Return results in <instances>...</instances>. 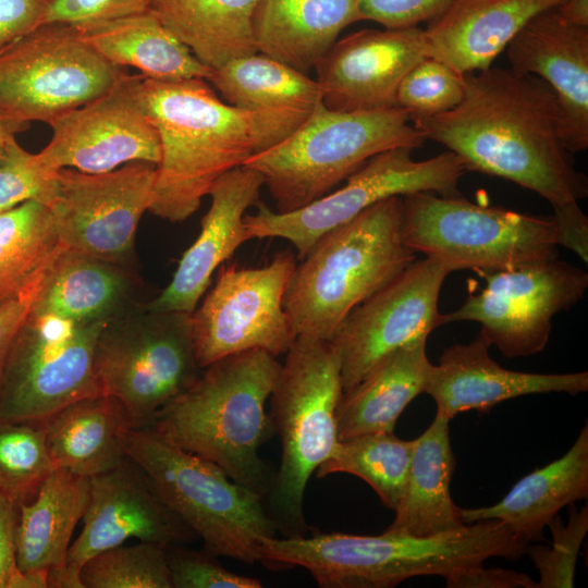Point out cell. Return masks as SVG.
<instances>
[{"instance_id":"obj_24","label":"cell","mask_w":588,"mask_h":588,"mask_svg":"<svg viewBox=\"0 0 588 588\" xmlns=\"http://www.w3.org/2000/svg\"><path fill=\"white\" fill-rule=\"evenodd\" d=\"M262 175L246 166L220 176L208 195L210 207L198 237L183 254L168 286L148 305L151 313L192 314L216 269L246 241L245 211L259 201Z\"/></svg>"},{"instance_id":"obj_8","label":"cell","mask_w":588,"mask_h":588,"mask_svg":"<svg viewBox=\"0 0 588 588\" xmlns=\"http://www.w3.org/2000/svg\"><path fill=\"white\" fill-rule=\"evenodd\" d=\"M125 451L204 549L247 564L261 562L264 542L278 532L264 498L148 429H130Z\"/></svg>"},{"instance_id":"obj_48","label":"cell","mask_w":588,"mask_h":588,"mask_svg":"<svg viewBox=\"0 0 588 588\" xmlns=\"http://www.w3.org/2000/svg\"><path fill=\"white\" fill-rule=\"evenodd\" d=\"M449 588H538L529 575L501 567L469 566L445 575Z\"/></svg>"},{"instance_id":"obj_33","label":"cell","mask_w":588,"mask_h":588,"mask_svg":"<svg viewBox=\"0 0 588 588\" xmlns=\"http://www.w3.org/2000/svg\"><path fill=\"white\" fill-rule=\"evenodd\" d=\"M258 0H154L150 11L207 68L257 52L253 14Z\"/></svg>"},{"instance_id":"obj_7","label":"cell","mask_w":588,"mask_h":588,"mask_svg":"<svg viewBox=\"0 0 588 588\" xmlns=\"http://www.w3.org/2000/svg\"><path fill=\"white\" fill-rule=\"evenodd\" d=\"M425 140L399 107L341 112L321 103L294 134L244 166L262 175L275 211L290 212L330 193L373 156Z\"/></svg>"},{"instance_id":"obj_26","label":"cell","mask_w":588,"mask_h":588,"mask_svg":"<svg viewBox=\"0 0 588 588\" xmlns=\"http://www.w3.org/2000/svg\"><path fill=\"white\" fill-rule=\"evenodd\" d=\"M90 478L54 468L19 505L16 562L32 588H60L73 530L86 511Z\"/></svg>"},{"instance_id":"obj_41","label":"cell","mask_w":588,"mask_h":588,"mask_svg":"<svg viewBox=\"0 0 588 588\" xmlns=\"http://www.w3.org/2000/svg\"><path fill=\"white\" fill-rule=\"evenodd\" d=\"M58 170H50L37 154L10 140L0 156V212L24 201L36 200L49 207L57 193Z\"/></svg>"},{"instance_id":"obj_3","label":"cell","mask_w":588,"mask_h":588,"mask_svg":"<svg viewBox=\"0 0 588 588\" xmlns=\"http://www.w3.org/2000/svg\"><path fill=\"white\" fill-rule=\"evenodd\" d=\"M280 368L277 357L261 350L220 358L143 429L216 464L265 499L274 471L259 450L274 433L266 406Z\"/></svg>"},{"instance_id":"obj_44","label":"cell","mask_w":588,"mask_h":588,"mask_svg":"<svg viewBox=\"0 0 588 588\" xmlns=\"http://www.w3.org/2000/svg\"><path fill=\"white\" fill-rule=\"evenodd\" d=\"M362 20L373 21L384 28H406L430 22L452 0H357Z\"/></svg>"},{"instance_id":"obj_20","label":"cell","mask_w":588,"mask_h":588,"mask_svg":"<svg viewBox=\"0 0 588 588\" xmlns=\"http://www.w3.org/2000/svg\"><path fill=\"white\" fill-rule=\"evenodd\" d=\"M426 57L418 26L352 33L336 40L315 66L322 103L341 112L395 108L402 79Z\"/></svg>"},{"instance_id":"obj_29","label":"cell","mask_w":588,"mask_h":588,"mask_svg":"<svg viewBox=\"0 0 588 588\" xmlns=\"http://www.w3.org/2000/svg\"><path fill=\"white\" fill-rule=\"evenodd\" d=\"M54 468L91 478L125 460L132 429L122 403L106 394L79 399L44 419Z\"/></svg>"},{"instance_id":"obj_52","label":"cell","mask_w":588,"mask_h":588,"mask_svg":"<svg viewBox=\"0 0 588 588\" xmlns=\"http://www.w3.org/2000/svg\"><path fill=\"white\" fill-rule=\"evenodd\" d=\"M50 1H51V0H49V2H50Z\"/></svg>"},{"instance_id":"obj_46","label":"cell","mask_w":588,"mask_h":588,"mask_svg":"<svg viewBox=\"0 0 588 588\" xmlns=\"http://www.w3.org/2000/svg\"><path fill=\"white\" fill-rule=\"evenodd\" d=\"M49 0H0V50L45 24Z\"/></svg>"},{"instance_id":"obj_51","label":"cell","mask_w":588,"mask_h":588,"mask_svg":"<svg viewBox=\"0 0 588 588\" xmlns=\"http://www.w3.org/2000/svg\"><path fill=\"white\" fill-rule=\"evenodd\" d=\"M27 127L28 123L13 118L0 109V156L7 144Z\"/></svg>"},{"instance_id":"obj_38","label":"cell","mask_w":588,"mask_h":588,"mask_svg":"<svg viewBox=\"0 0 588 588\" xmlns=\"http://www.w3.org/2000/svg\"><path fill=\"white\" fill-rule=\"evenodd\" d=\"M164 548L139 541L118 546L87 560L79 571L83 588H172Z\"/></svg>"},{"instance_id":"obj_16","label":"cell","mask_w":588,"mask_h":588,"mask_svg":"<svg viewBox=\"0 0 588 588\" xmlns=\"http://www.w3.org/2000/svg\"><path fill=\"white\" fill-rule=\"evenodd\" d=\"M57 176L48 208L66 250L101 261L131 250L151 203L156 164L133 161L105 173L62 168Z\"/></svg>"},{"instance_id":"obj_10","label":"cell","mask_w":588,"mask_h":588,"mask_svg":"<svg viewBox=\"0 0 588 588\" xmlns=\"http://www.w3.org/2000/svg\"><path fill=\"white\" fill-rule=\"evenodd\" d=\"M125 73L76 26L42 24L0 50V109L25 123L48 124L107 93Z\"/></svg>"},{"instance_id":"obj_5","label":"cell","mask_w":588,"mask_h":588,"mask_svg":"<svg viewBox=\"0 0 588 588\" xmlns=\"http://www.w3.org/2000/svg\"><path fill=\"white\" fill-rule=\"evenodd\" d=\"M402 196L327 232L296 264L283 307L295 336L331 341L347 315L416 259L402 236Z\"/></svg>"},{"instance_id":"obj_9","label":"cell","mask_w":588,"mask_h":588,"mask_svg":"<svg viewBox=\"0 0 588 588\" xmlns=\"http://www.w3.org/2000/svg\"><path fill=\"white\" fill-rule=\"evenodd\" d=\"M402 199L404 243L451 272L471 270L481 275L559 255L553 217L475 204L458 195L420 192Z\"/></svg>"},{"instance_id":"obj_47","label":"cell","mask_w":588,"mask_h":588,"mask_svg":"<svg viewBox=\"0 0 588 588\" xmlns=\"http://www.w3.org/2000/svg\"><path fill=\"white\" fill-rule=\"evenodd\" d=\"M19 504L0 491V588H32L16 562Z\"/></svg>"},{"instance_id":"obj_13","label":"cell","mask_w":588,"mask_h":588,"mask_svg":"<svg viewBox=\"0 0 588 588\" xmlns=\"http://www.w3.org/2000/svg\"><path fill=\"white\" fill-rule=\"evenodd\" d=\"M479 277L486 281L481 292L441 314V322H478L479 334L507 358L542 352L554 316L574 307L588 289V273L558 257Z\"/></svg>"},{"instance_id":"obj_21","label":"cell","mask_w":588,"mask_h":588,"mask_svg":"<svg viewBox=\"0 0 588 588\" xmlns=\"http://www.w3.org/2000/svg\"><path fill=\"white\" fill-rule=\"evenodd\" d=\"M511 70L535 75L554 93L567 149L588 148V27L566 22L558 7L531 17L511 40Z\"/></svg>"},{"instance_id":"obj_6","label":"cell","mask_w":588,"mask_h":588,"mask_svg":"<svg viewBox=\"0 0 588 588\" xmlns=\"http://www.w3.org/2000/svg\"><path fill=\"white\" fill-rule=\"evenodd\" d=\"M343 393L340 356L330 341L297 336L270 395V420L281 461L264 501L283 537L307 536V483L340 439L336 409Z\"/></svg>"},{"instance_id":"obj_35","label":"cell","mask_w":588,"mask_h":588,"mask_svg":"<svg viewBox=\"0 0 588 588\" xmlns=\"http://www.w3.org/2000/svg\"><path fill=\"white\" fill-rule=\"evenodd\" d=\"M123 290V279L101 260L65 250L50 268L30 316L77 322L101 319Z\"/></svg>"},{"instance_id":"obj_1","label":"cell","mask_w":588,"mask_h":588,"mask_svg":"<svg viewBox=\"0 0 588 588\" xmlns=\"http://www.w3.org/2000/svg\"><path fill=\"white\" fill-rule=\"evenodd\" d=\"M412 123L466 171L516 183L553 211L588 196V179L565 143L556 97L535 75L500 68L465 74L464 97L454 109Z\"/></svg>"},{"instance_id":"obj_2","label":"cell","mask_w":588,"mask_h":588,"mask_svg":"<svg viewBox=\"0 0 588 588\" xmlns=\"http://www.w3.org/2000/svg\"><path fill=\"white\" fill-rule=\"evenodd\" d=\"M529 543L498 519H482L427 537L384 530L378 536L342 532L270 538L261 564L307 569L321 588H392L418 576H441L491 558L519 560Z\"/></svg>"},{"instance_id":"obj_42","label":"cell","mask_w":588,"mask_h":588,"mask_svg":"<svg viewBox=\"0 0 588 588\" xmlns=\"http://www.w3.org/2000/svg\"><path fill=\"white\" fill-rule=\"evenodd\" d=\"M172 588H261L259 579L226 569L218 556L206 549L185 544L164 548Z\"/></svg>"},{"instance_id":"obj_32","label":"cell","mask_w":588,"mask_h":588,"mask_svg":"<svg viewBox=\"0 0 588 588\" xmlns=\"http://www.w3.org/2000/svg\"><path fill=\"white\" fill-rule=\"evenodd\" d=\"M74 26L107 61L120 68L133 66L147 78L206 79L211 71L150 10Z\"/></svg>"},{"instance_id":"obj_34","label":"cell","mask_w":588,"mask_h":588,"mask_svg":"<svg viewBox=\"0 0 588 588\" xmlns=\"http://www.w3.org/2000/svg\"><path fill=\"white\" fill-rule=\"evenodd\" d=\"M65 250L44 204L27 200L0 212V303L45 275Z\"/></svg>"},{"instance_id":"obj_49","label":"cell","mask_w":588,"mask_h":588,"mask_svg":"<svg viewBox=\"0 0 588 588\" xmlns=\"http://www.w3.org/2000/svg\"><path fill=\"white\" fill-rule=\"evenodd\" d=\"M560 245L588 262V219L579 205L553 211Z\"/></svg>"},{"instance_id":"obj_14","label":"cell","mask_w":588,"mask_h":588,"mask_svg":"<svg viewBox=\"0 0 588 588\" xmlns=\"http://www.w3.org/2000/svg\"><path fill=\"white\" fill-rule=\"evenodd\" d=\"M296 260L280 252L262 267L223 268L201 305L191 314V332L198 365L261 350L278 357L296 339L283 307Z\"/></svg>"},{"instance_id":"obj_22","label":"cell","mask_w":588,"mask_h":588,"mask_svg":"<svg viewBox=\"0 0 588 588\" xmlns=\"http://www.w3.org/2000/svg\"><path fill=\"white\" fill-rule=\"evenodd\" d=\"M206 81L248 114L255 155L294 134L322 103L316 79L259 52L211 70Z\"/></svg>"},{"instance_id":"obj_15","label":"cell","mask_w":588,"mask_h":588,"mask_svg":"<svg viewBox=\"0 0 588 588\" xmlns=\"http://www.w3.org/2000/svg\"><path fill=\"white\" fill-rule=\"evenodd\" d=\"M151 322L102 333L95 355L101 394L119 400L132 429L146 428L155 414L199 377L191 314L152 313Z\"/></svg>"},{"instance_id":"obj_40","label":"cell","mask_w":588,"mask_h":588,"mask_svg":"<svg viewBox=\"0 0 588 588\" xmlns=\"http://www.w3.org/2000/svg\"><path fill=\"white\" fill-rule=\"evenodd\" d=\"M571 505L566 524L556 515L547 526L552 534L550 547H526L525 554L539 573L538 588L574 587L577 555L588 531V506L577 511Z\"/></svg>"},{"instance_id":"obj_39","label":"cell","mask_w":588,"mask_h":588,"mask_svg":"<svg viewBox=\"0 0 588 588\" xmlns=\"http://www.w3.org/2000/svg\"><path fill=\"white\" fill-rule=\"evenodd\" d=\"M464 91L465 74L442 61L426 57L402 79L396 105L413 122L454 109L462 101Z\"/></svg>"},{"instance_id":"obj_45","label":"cell","mask_w":588,"mask_h":588,"mask_svg":"<svg viewBox=\"0 0 588 588\" xmlns=\"http://www.w3.org/2000/svg\"><path fill=\"white\" fill-rule=\"evenodd\" d=\"M48 272L29 284L19 295L0 303V394L10 353L28 321Z\"/></svg>"},{"instance_id":"obj_43","label":"cell","mask_w":588,"mask_h":588,"mask_svg":"<svg viewBox=\"0 0 588 588\" xmlns=\"http://www.w3.org/2000/svg\"><path fill=\"white\" fill-rule=\"evenodd\" d=\"M154 0H51L45 24L78 25L149 11Z\"/></svg>"},{"instance_id":"obj_36","label":"cell","mask_w":588,"mask_h":588,"mask_svg":"<svg viewBox=\"0 0 588 588\" xmlns=\"http://www.w3.org/2000/svg\"><path fill=\"white\" fill-rule=\"evenodd\" d=\"M413 450L414 440H402L394 431L340 440L316 476L354 475L371 487L385 507L394 511L404 491Z\"/></svg>"},{"instance_id":"obj_23","label":"cell","mask_w":588,"mask_h":588,"mask_svg":"<svg viewBox=\"0 0 588 588\" xmlns=\"http://www.w3.org/2000/svg\"><path fill=\"white\" fill-rule=\"evenodd\" d=\"M491 343L481 334L469 343H454L431 366L424 393L436 403V414L489 412L497 404L529 394L588 391V372L532 373L509 370L491 358Z\"/></svg>"},{"instance_id":"obj_18","label":"cell","mask_w":588,"mask_h":588,"mask_svg":"<svg viewBox=\"0 0 588 588\" xmlns=\"http://www.w3.org/2000/svg\"><path fill=\"white\" fill-rule=\"evenodd\" d=\"M142 75L125 73L101 96L48 122L52 136L37 152L50 170L105 173L133 161L157 164L158 133L144 108Z\"/></svg>"},{"instance_id":"obj_25","label":"cell","mask_w":588,"mask_h":588,"mask_svg":"<svg viewBox=\"0 0 588 588\" xmlns=\"http://www.w3.org/2000/svg\"><path fill=\"white\" fill-rule=\"evenodd\" d=\"M566 0H452L424 29L426 54L462 74L491 68L522 27Z\"/></svg>"},{"instance_id":"obj_11","label":"cell","mask_w":588,"mask_h":588,"mask_svg":"<svg viewBox=\"0 0 588 588\" xmlns=\"http://www.w3.org/2000/svg\"><path fill=\"white\" fill-rule=\"evenodd\" d=\"M412 151L399 147L373 156L346 179L343 187L294 211L278 212L258 201L256 212L244 216L250 240L284 238L302 259L323 234L380 200L420 192L458 195L457 185L466 169L453 152L417 161Z\"/></svg>"},{"instance_id":"obj_19","label":"cell","mask_w":588,"mask_h":588,"mask_svg":"<svg viewBox=\"0 0 588 588\" xmlns=\"http://www.w3.org/2000/svg\"><path fill=\"white\" fill-rule=\"evenodd\" d=\"M83 520L82 532L69 548L60 588H83L78 575L84 563L131 538L162 547L198 539L130 457L90 478Z\"/></svg>"},{"instance_id":"obj_50","label":"cell","mask_w":588,"mask_h":588,"mask_svg":"<svg viewBox=\"0 0 588 588\" xmlns=\"http://www.w3.org/2000/svg\"><path fill=\"white\" fill-rule=\"evenodd\" d=\"M558 11L566 22L588 27V0H566Z\"/></svg>"},{"instance_id":"obj_37","label":"cell","mask_w":588,"mask_h":588,"mask_svg":"<svg viewBox=\"0 0 588 588\" xmlns=\"http://www.w3.org/2000/svg\"><path fill=\"white\" fill-rule=\"evenodd\" d=\"M54 469L44 420H0V491L19 505L37 494Z\"/></svg>"},{"instance_id":"obj_30","label":"cell","mask_w":588,"mask_h":588,"mask_svg":"<svg viewBox=\"0 0 588 588\" xmlns=\"http://www.w3.org/2000/svg\"><path fill=\"white\" fill-rule=\"evenodd\" d=\"M427 340L418 339L390 353L342 393L336 409L340 440L394 431L406 406L425 391L432 366Z\"/></svg>"},{"instance_id":"obj_4","label":"cell","mask_w":588,"mask_h":588,"mask_svg":"<svg viewBox=\"0 0 588 588\" xmlns=\"http://www.w3.org/2000/svg\"><path fill=\"white\" fill-rule=\"evenodd\" d=\"M140 96L160 143L148 211L181 222L220 176L255 155L249 118L222 101L205 78L142 76Z\"/></svg>"},{"instance_id":"obj_17","label":"cell","mask_w":588,"mask_h":588,"mask_svg":"<svg viewBox=\"0 0 588 588\" xmlns=\"http://www.w3.org/2000/svg\"><path fill=\"white\" fill-rule=\"evenodd\" d=\"M450 272L438 260L415 259L347 315L330 341L340 356L343 392L387 355L442 326L438 301Z\"/></svg>"},{"instance_id":"obj_27","label":"cell","mask_w":588,"mask_h":588,"mask_svg":"<svg viewBox=\"0 0 588 588\" xmlns=\"http://www.w3.org/2000/svg\"><path fill=\"white\" fill-rule=\"evenodd\" d=\"M359 21L357 0H258L252 26L257 52L308 74Z\"/></svg>"},{"instance_id":"obj_12","label":"cell","mask_w":588,"mask_h":588,"mask_svg":"<svg viewBox=\"0 0 588 588\" xmlns=\"http://www.w3.org/2000/svg\"><path fill=\"white\" fill-rule=\"evenodd\" d=\"M107 327L103 319L29 316L7 364L0 420H44L72 402L101 394L95 355Z\"/></svg>"},{"instance_id":"obj_28","label":"cell","mask_w":588,"mask_h":588,"mask_svg":"<svg viewBox=\"0 0 588 588\" xmlns=\"http://www.w3.org/2000/svg\"><path fill=\"white\" fill-rule=\"evenodd\" d=\"M588 497V424L560 458L520 478L498 503L461 509L465 524L498 519L528 543L543 539V529L566 505Z\"/></svg>"},{"instance_id":"obj_31","label":"cell","mask_w":588,"mask_h":588,"mask_svg":"<svg viewBox=\"0 0 588 588\" xmlns=\"http://www.w3.org/2000/svg\"><path fill=\"white\" fill-rule=\"evenodd\" d=\"M449 422L450 419L436 414L430 426L414 439L404 491L385 530L427 537L466 525L450 492L456 462Z\"/></svg>"}]
</instances>
